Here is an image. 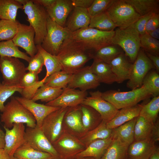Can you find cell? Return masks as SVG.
I'll return each instance as SVG.
<instances>
[{
	"label": "cell",
	"mask_w": 159,
	"mask_h": 159,
	"mask_svg": "<svg viewBox=\"0 0 159 159\" xmlns=\"http://www.w3.org/2000/svg\"><path fill=\"white\" fill-rule=\"evenodd\" d=\"M115 31H103L89 27L71 32L64 42L72 45L92 53L112 44Z\"/></svg>",
	"instance_id": "cell-1"
},
{
	"label": "cell",
	"mask_w": 159,
	"mask_h": 159,
	"mask_svg": "<svg viewBox=\"0 0 159 159\" xmlns=\"http://www.w3.org/2000/svg\"><path fill=\"white\" fill-rule=\"evenodd\" d=\"M56 56L61 64V71L72 74L93 59L92 53L64 42Z\"/></svg>",
	"instance_id": "cell-2"
},
{
	"label": "cell",
	"mask_w": 159,
	"mask_h": 159,
	"mask_svg": "<svg viewBox=\"0 0 159 159\" xmlns=\"http://www.w3.org/2000/svg\"><path fill=\"white\" fill-rule=\"evenodd\" d=\"M103 99L119 110L132 106L143 100L152 96L150 92L143 85L138 88L127 92L110 90L102 92Z\"/></svg>",
	"instance_id": "cell-3"
},
{
	"label": "cell",
	"mask_w": 159,
	"mask_h": 159,
	"mask_svg": "<svg viewBox=\"0 0 159 159\" xmlns=\"http://www.w3.org/2000/svg\"><path fill=\"white\" fill-rule=\"evenodd\" d=\"M1 115V121L4 126L8 128L13 127L14 123H25L27 127H36V120L31 112L21 104L14 97L5 105Z\"/></svg>",
	"instance_id": "cell-4"
},
{
	"label": "cell",
	"mask_w": 159,
	"mask_h": 159,
	"mask_svg": "<svg viewBox=\"0 0 159 159\" xmlns=\"http://www.w3.org/2000/svg\"><path fill=\"white\" fill-rule=\"evenodd\" d=\"M112 39V44L120 47L133 63L141 48L140 35L133 24L125 28H117Z\"/></svg>",
	"instance_id": "cell-5"
},
{
	"label": "cell",
	"mask_w": 159,
	"mask_h": 159,
	"mask_svg": "<svg viewBox=\"0 0 159 159\" xmlns=\"http://www.w3.org/2000/svg\"><path fill=\"white\" fill-rule=\"evenodd\" d=\"M23 9L27 16V21L34 29V43L41 45L47 33V21L48 16L44 7L28 0L23 6Z\"/></svg>",
	"instance_id": "cell-6"
},
{
	"label": "cell",
	"mask_w": 159,
	"mask_h": 159,
	"mask_svg": "<svg viewBox=\"0 0 159 159\" xmlns=\"http://www.w3.org/2000/svg\"><path fill=\"white\" fill-rule=\"evenodd\" d=\"M106 11L117 27L120 28H126L133 24L141 16L131 5L124 0H113Z\"/></svg>",
	"instance_id": "cell-7"
},
{
	"label": "cell",
	"mask_w": 159,
	"mask_h": 159,
	"mask_svg": "<svg viewBox=\"0 0 159 159\" xmlns=\"http://www.w3.org/2000/svg\"><path fill=\"white\" fill-rule=\"evenodd\" d=\"M0 70L4 85L21 87L22 79L26 72V67L19 58L0 57Z\"/></svg>",
	"instance_id": "cell-8"
},
{
	"label": "cell",
	"mask_w": 159,
	"mask_h": 159,
	"mask_svg": "<svg viewBox=\"0 0 159 159\" xmlns=\"http://www.w3.org/2000/svg\"><path fill=\"white\" fill-rule=\"evenodd\" d=\"M47 26V33L40 45L47 52L56 56L71 32L65 27L57 24L49 16Z\"/></svg>",
	"instance_id": "cell-9"
},
{
	"label": "cell",
	"mask_w": 159,
	"mask_h": 159,
	"mask_svg": "<svg viewBox=\"0 0 159 159\" xmlns=\"http://www.w3.org/2000/svg\"><path fill=\"white\" fill-rule=\"evenodd\" d=\"M52 145L59 159H75L78 153L86 148L79 138L64 130Z\"/></svg>",
	"instance_id": "cell-10"
},
{
	"label": "cell",
	"mask_w": 159,
	"mask_h": 159,
	"mask_svg": "<svg viewBox=\"0 0 159 159\" xmlns=\"http://www.w3.org/2000/svg\"><path fill=\"white\" fill-rule=\"evenodd\" d=\"M152 69H155L153 64L145 52L140 48L135 60L133 63L129 78L127 83V87L132 90L141 87L144 77L148 72Z\"/></svg>",
	"instance_id": "cell-11"
},
{
	"label": "cell",
	"mask_w": 159,
	"mask_h": 159,
	"mask_svg": "<svg viewBox=\"0 0 159 159\" xmlns=\"http://www.w3.org/2000/svg\"><path fill=\"white\" fill-rule=\"evenodd\" d=\"M68 108L61 107L51 112L44 118L42 122L41 129L52 144L62 132L63 120Z\"/></svg>",
	"instance_id": "cell-12"
},
{
	"label": "cell",
	"mask_w": 159,
	"mask_h": 159,
	"mask_svg": "<svg viewBox=\"0 0 159 159\" xmlns=\"http://www.w3.org/2000/svg\"><path fill=\"white\" fill-rule=\"evenodd\" d=\"M24 138L25 143L34 149L48 153L54 158L59 159L52 144L44 135L41 127L37 125L34 128L27 127L25 130Z\"/></svg>",
	"instance_id": "cell-13"
},
{
	"label": "cell",
	"mask_w": 159,
	"mask_h": 159,
	"mask_svg": "<svg viewBox=\"0 0 159 159\" xmlns=\"http://www.w3.org/2000/svg\"><path fill=\"white\" fill-rule=\"evenodd\" d=\"M99 90L90 92L82 104L90 106L100 115L102 120L107 122L112 120L118 111L113 105L103 98Z\"/></svg>",
	"instance_id": "cell-14"
},
{
	"label": "cell",
	"mask_w": 159,
	"mask_h": 159,
	"mask_svg": "<svg viewBox=\"0 0 159 159\" xmlns=\"http://www.w3.org/2000/svg\"><path fill=\"white\" fill-rule=\"evenodd\" d=\"M62 128L63 130L79 139L86 134L82 122L80 105L68 107L63 117Z\"/></svg>",
	"instance_id": "cell-15"
},
{
	"label": "cell",
	"mask_w": 159,
	"mask_h": 159,
	"mask_svg": "<svg viewBox=\"0 0 159 159\" xmlns=\"http://www.w3.org/2000/svg\"><path fill=\"white\" fill-rule=\"evenodd\" d=\"M5 130V145L4 148L10 159L16 150L25 143V127L23 123H14L11 129L4 127Z\"/></svg>",
	"instance_id": "cell-16"
},
{
	"label": "cell",
	"mask_w": 159,
	"mask_h": 159,
	"mask_svg": "<svg viewBox=\"0 0 159 159\" xmlns=\"http://www.w3.org/2000/svg\"><path fill=\"white\" fill-rule=\"evenodd\" d=\"M100 84L95 75L91 71L90 66L83 67L73 74L67 87L87 91L95 89Z\"/></svg>",
	"instance_id": "cell-17"
},
{
	"label": "cell",
	"mask_w": 159,
	"mask_h": 159,
	"mask_svg": "<svg viewBox=\"0 0 159 159\" xmlns=\"http://www.w3.org/2000/svg\"><path fill=\"white\" fill-rule=\"evenodd\" d=\"M35 35L34 31L30 25L20 23L17 32L12 40L15 45L24 49L32 57L38 52L34 43Z\"/></svg>",
	"instance_id": "cell-18"
},
{
	"label": "cell",
	"mask_w": 159,
	"mask_h": 159,
	"mask_svg": "<svg viewBox=\"0 0 159 159\" xmlns=\"http://www.w3.org/2000/svg\"><path fill=\"white\" fill-rule=\"evenodd\" d=\"M87 95V91L67 87L58 97L45 105L61 108L74 107L82 104Z\"/></svg>",
	"instance_id": "cell-19"
},
{
	"label": "cell",
	"mask_w": 159,
	"mask_h": 159,
	"mask_svg": "<svg viewBox=\"0 0 159 159\" xmlns=\"http://www.w3.org/2000/svg\"><path fill=\"white\" fill-rule=\"evenodd\" d=\"M134 136L135 141L149 139L156 143L159 138L158 125L139 115L136 118Z\"/></svg>",
	"instance_id": "cell-20"
},
{
	"label": "cell",
	"mask_w": 159,
	"mask_h": 159,
	"mask_svg": "<svg viewBox=\"0 0 159 159\" xmlns=\"http://www.w3.org/2000/svg\"><path fill=\"white\" fill-rule=\"evenodd\" d=\"M74 8L71 0H55L46 10L48 16L52 20L64 26L68 16Z\"/></svg>",
	"instance_id": "cell-21"
},
{
	"label": "cell",
	"mask_w": 159,
	"mask_h": 159,
	"mask_svg": "<svg viewBox=\"0 0 159 159\" xmlns=\"http://www.w3.org/2000/svg\"><path fill=\"white\" fill-rule=\"evenodd\" d=\"M15 97L32 115L36 120V125L41 128L44 118L51 112L61 108L38 103L22 97Z\"/></svg>",
	"instance_id": "cell-22"
},
{
	"label": "cell",
	"mask_w": 159,
	"mask_h": 159,
	"mask_svg": "<svg viewBox=\"0 0 159 159\" xmlns=\"http://www.w3.org/2000/svg\"><path fill=\"white\" fill-rule=\"evenodd\" d=\"M151 139L134 141L128 148L127 154L130 159H149L158 147Z\"/></svg>",
	"instance_id": "cell-23"
},
{
	"label": "cell",
	"mask_w": 159,
	"mask_h": 159,
	"mask_svg": "<svg viewBox=\"0 0 159 159\" xmlns=\"http://www.w3.org/2000/svg\"><path fill=\"white\" fill-rule=\"evenodd\" d=\"M109 64L116 77L117 83H121L129 80L133 63L124 53L115 58Z\"/></svg>",
	"instance_id": "cell-24"
},
{
	"label": "cell",
	"mask_w": 159,
	"mask_h": 159,
	"mask_svg": "<svg viewBox=\"0 0 159 159\" xmlns=\"http://www.w3.org/2000/svg\"><path fill=\"white\" fill-rule=\"evenodd\" d=\"M143 105L138 104L119 110L114 117L106 123L107 127L114 129L137 117L139 115Z\"/></svg>",
	"instance_id": "cell-25"
},
{
	"label": "cell",
	"mask_w": 159,
	"mask_h": 159,
	"mask_svg": "<svg viewBox=\"0 0 159 159\" xmlns=\"http://www.w3.org/2000/svg\"><path fill=\"white\" fill-rule=\"evenodd\" d=\"M66 26L70 32H73L89 27L91 16L87 9L75 7Z\"/></svg>",
	"instance_id": "cell-26"
},
{
	"label": "cell",
	"mask_w": 159,
	"mask_h": 159,
	"mask_svg": "<svg viewBox=\"0 0 159 159\" xmlns=\"http://www.w3.org/2000/svg\"><path fill=\"white\" fill-rule=\"evenodd\" d=\"M44 78L39 81L38 74L28 72L23 76L21 84L22 90L20 93L22 97L32 100L37 90L44 85Z\"/></svg>",
	"instance_id": "cell-27"
},
{
	"label": "cell",
	"mask_w": 159,
	"mask_h": 159,
	"mask_svg": "<svg viewBox=\"0 0 159 159\" xmlns=\"http://www.w3.org/2000/svg\"><path fill=\"white\" fill-rule=\"evenodd\" d=\"M90 67L100 83L110 85L117 82L116 77L109 64L97 59H93V63Z\"/></svg>",
	"instance_id": "cell-28"
},
{
	"label": "cell",
	"mask_w": 159,
	"mask_h": 159,
	"mask_svg": "<svg viewBox=\"0 0 159 159\" xmlns=\"http://www.w3.org/2000/svg\"><path fill=\"white\" fill-rule=\"evenodd\" d=\"M112 136L105 139L95 140L91 143L83 151L78 153L77 158L91 157L101 159L113 140Z\"/></svg>",
	"instance_id": "cell-29"
},
{
	"label": "cell",
	"mask_w": 159,
	"mask_h": 159,
	"mask_svg": "<svg viewBox=\"0 0 159 159\" xmlns=\"http://www.w3.org/2000/svg\"><path fill=\"white\" fill-rule=\"evenodd\" d=\"M113 138L101 159H129L127 151L129 145L118 138Z\"/></svg>",
	"instance_id": "cell-30"
},
{
	"label": "cell",
	"mask_w": 159,
	"mask_h": 159,
	"mask_svg": "<svg viewBox=\"0 0 159 159\" xmlns=\"http://www.w3.org/2000/svg\"><path fill=\"white\" fill-rule=\"evenodd\" d=\"M82 113V122L83 127L87 132L97 127L102 119L100 114L91 107L80 105Z\"/></svg>",
	"instance_id": "cell-31"
},
{
	"label": "cell",
	"mask_w": 159,
	"mask_h": 159,
	"mask_svg": "<svg viewBox=\"0 0 159 159\" xmlns=\"http://www.w3.org/2000/svg\"><path fill=\"white\" fill-rule=\"evenodd\" d=\"M107 123L102 120L97 127L87 132L83 137L79 139L86 148L91 143L95 140L106 139L112 136L113 129L107 127Z\"/></svg>",
	"instance_id": "cell-32"
},
{
	"label": "cell",
	"mask_w": 159,
	"mask_h": 159,
	"mask_svg": "<svg viewBox=\"0 0 159 159\" xmlns=\"http://www.w3.org/2000/svg\"><path fill=\"white\" fill-rule=\"evenodd\" d=\"M136 117L113 129L112 137L118 138L129 145L134 140V130Z\"/></svg>",
	"instance_id": "cell-33"
},
{
	"label": "cell",
	"mask_w": 159,
	"mask_h": 159,
	"mask_svg": "<svg viewBox=\"0 0 159 159\" xmlns=\"http://www.w3.org/2000/svg\"><path fill=\"white\" fill-rule=\"evenodd\" d=\"M142 16L150 13H159V0H124Z\"/></svg>",
	"instance_id": "cell-34"
},
{
	"label": "cell",
	"mask_w": 159,
	"mask_h": 159,
	"mask_svg": "<svg viewBox=\"0 0 159 159\" xmlns=\"http://www.w3.org/2000/svg\"><path fill=\"white\" fill-rule=\"evenodd\" d=\"M14 157L21 159H52L50 154L36 150L26 143L15 152Z\"/></svg>",
	"instance_id": "cell-35"
},
{
	"label": "cell",
	"mask_w": 159,
	"mask_h": 159,
	"mask_svg": "<svg viewBox=\"0 0 159 159\" xmlns=\"http://www.w3.org/2000/svg\"><path fill=\"white\" fill-rule=\"evenodd\" d=\"M23 8L16 0H0V19L15 21L18 10Z\"/></svg>",
	"instance_id": "cell-36"
},
{
	"label": "cell",
	"mask_w": 159,
	"mask_h": 159,
	"mask_svg": "<svg viewBox=\"0 0 159 159\" xmlns=\"http://www.w3.org/2000/svg\"><path fill=\"white\" fill-rule=\"evenodd\" d=\"M123 53L122 49L119 46L111 44L93 53V59H97L110 64L113 59Z\"/></svg>",
	"instance_id": "cell-37"
},
{
	"label": "cell",
	"mask_w": 159,
	"mask_h": 159,
	"mask_svg": "<svg viewBox=\"0 0 159 159\" xmlns=\"http://www.w3.org/2000/svg\"><path fill=\"white\" fill-rule=\"evenodd\" d=\"M89 27L103 31L114 30L117 27L106 11L91 17Z\"/></svg>",
	"instance_id": "cell-38"
},
{
	"label": "cell",
	"mask_w": 159,
	"mask_h": 159,
	"mask_svg": "<svg viewBox=\"0 0 159 159\" xmlns=\"http://www.w3.org/2000/svg\"><path fill=\"white\" fill-rule=\"evenodd\" d=\"M0 57H14L23 59L28 62L31 57L21 51L12 39L0 42Z\"/></svg>",
	"instance_id": "cell-39"
},
{
	"label": "cell",
	"mask_w": 159,
	"mask_h": 159,
	"mask_svg": "<svg viewBox=\"0 0 159 159\" xmlns=\"http://www.w3.org/2000/svg\"><path fill=\"white\" fill-rule=\"evenodd\" d=\"M38 51L42 54L44 60L46 73L45 79L53 73L62 70L61 64L56 56L51 54L43 49L40 45H36Z\"/></svg>",
	"instance_id": "cell-40"
},
{
	"label": "cell",
	"mask_w": 159,
	"mask_h": 159,
	"mask_svg": "<svg viewBox=\"0 0 159 159\" xmlns=\"http://www.w3.org/2000/svg\"><path fill=\"white\" fill-rule=\"evenodd\" d=\"M72 74L62 71L54 73L45 79L44 85L64 89L70 81Z\"/></svg>",
	"instance_id": "cell-41"
},
{
	"label": "cell",
	"mask_w": 159,
	"mask_h": 159,
	"mask_svg": "<svg viewBox=\"0 0 159 159\" xmlns=\"http://www.w3.org/2000/svg\"><path fill=\"white\" fill-rule=\"evenodd\" d=\"M64 89L43 85L37 91L32 100L35 102L40 100L47 103L54 100L62 93Z\"/></svg>",
	"instance_id": "cell-42"
},
{
	"label": "cell",
	"mask_w": 159,
	"mask_h": 159,
	"mask_svg": "<svg viewBox=\"0 0 159 159\" xmlns=\"http://www.w3.org/2000/svg\"><path fill=\"white\" fill-rule=\"evenodd\" d=\"M159 112V96L153 97L150 101L143 105L139 115L155 123L158 119Z\"/></svg>",
	"instance_id": "cell-43"
},
{
	"label": "cell",
	"mask_w": 159,
	"mask_h": 159,
	"mask_svg": "<svg viewBox=\"0 0 159 159\" xmlns=\"http://www.w3.org/2000/svg\"><path fill=\"white\" fill-rule=\"evenodd\" d=\"M20 22L2 19L0 20V42L12 39L16 34Z\"/></svg>",
	"instance_id": "cell-44"
},
{
	"label": "cell",
	"mask_w": 159,
	"mask_h": 159,
	"mask_svg": "<svg viewBox=\"0 0 159 159\" xmlns=\"http://www.w3.org/2000/svg\"><path fill=\"white\" fill-rule=\"evenodd\" d=\"M142 85L150 92L153 96H159V73L155 69L150 70L144 77Z\"/></svg>",
	"instance_id": "cell-45"
},
{
	"label": "cell",
	"mask_w": 159,
	"mask_h": 159,
	"mask_svg": "<svg viewBox=\"0 0 159 159\" xmlns=\"http://www.w3.org/2000/svg\"><path fill=\"white\" fill-rule=\"evenodd\" d=\"M140 47L145 52L159 56V41L148 34L140 35Z\"/></svg>",
	"instance_id": "cell-46"
},
{
	"label": "cell",
	"mask_w": 159,
	"mask_h": 159,
	"mask_svg": "<svg viewBox=\"0 0 159 159\" xmlns=\"http://www.w3.org/2000/svg\"><path fill=\"white\" fill-rule=\"evenodd\" d=\"M21 87H10L6 86L0 82V111L2 112L4 108V103L6 100L16 92L21 93Z\"/></svg>",
	"instance_id": "cell-47"
},
{
	"label": "cell",
	"mask_w": 159,
	"mask_h": 159,
	"mask_svg": "<svg viewBox=\"0 0 159 159\" xmlns=\"http://www.w3.org/2000/svg\"><path fill=\"white\" fill-rule=\"evenodd\" d=\"M113 0H93L87 9L91 17L106 11Z\"/></svg>",
	"instance_id": "cell-48"
},
{
	"label": "cell",
	"mask_w": 159,
	"mask_h": 159,
	"mask_svg": "<svg viewBox=\"0 0 159 159\" xmlns=\"http://www.w3.org/2000/svg\"><path fill=\"white\" fill-rule=\"evenodd\" d=\"M29 62V64L26 67V71L38 74L42 71L44 65L43 58L39 52L32 57Z\"/></svg>",
	"instance_id": "cell-49"
},
{
	"label": "cell",
	"mask_w": 159,
	"mask_h": 159,
	"mask_svg": "<svg viewBox=\"0 0 159 159\" xmlns=\"http://www.w3.org/2000/svg\"><path fill=\"white\" fill-rule=\"evenodd\" d=\"M155 14L150 13L142 16L139 19L133 24V25L140 35L145 33V27L146 23L151 16Z\"/></svg>",
	"instance_id": "cell-50"
},
{
	"label": "cell",
	"mask_w": 159,
	"mask_h": 159,
	"mask_svg": "<svg viewBox=\"0 0 159 159\" xmlns=\"http://www.w3.org/2000/svg\"><path fill=\"white\" fill-rule=\"evenodd\" d=\"M159 28V13L153 14L148 21L145 27V33L148 34Z\"/></svg>",
	"instance_id": "cell-51"
},
{
	"label": "cell",
	"mask_w": 159,
	"mask_h": 159,
	"mask_svg": "<svg viewBox=\"0 0 159 159\" xmlns=\"http://www.w3.org/2000/svg\"><path fill=\"white\" fill-rule=\"evenodd\" d=\"M73 6L88 9L91 5L93 0H71Z\"/></svg>",
	"instance_id": "cell-52"
},
{
	"label": "cell",
	"mask_w": 159,
	"mask_h": 159,
	"mask_svg": "<svg viewBox=\"0 0 159 159\" xmlns=\"http://www.w3.org/2000/svg\"><path fill=\"white\" fill-rule=\"evenodd\" d=\"M145 52V53L151 62L156 71L159 72V56L155 55Z\"/></svg>",
	"instance_id": "cell-53"
},
{
	"label": "cell",
	"mask_w": 159,
	"mask_h": 159,
	"mask_svg": "<svg viewBox=\"0 0 159 159\" xmlns=\"http://www.w3.org/2000/svg\"><path fill=\"white\" fill-rule=\"evenodd\" d=\"M35 4H39L46 8L51 5L55 0H32Z\"/></svg>",
	"instance_id": "cell-54"
},
{
	"label": "cell",
	"mask_w": 159,
	"mask_h": 159,
	"mask_svg": "<svg viewBox=\"0 0 159 159\" xmlns=\"http://www.w3.org/2000/svg\"><path fill=\"white\" fill-rule=\"evenodd\" d=\"M5 133L0 127V149L4 148L5 145Z\"/></svg>",
	"instance_id": "cell-55"
},
{
	"label": "cell",
	"mask_w": 159,
	"mask_h": 159,
	"mask_svg": "<svg viewBox=\"0 0 159 159\" xmlns=\"http://www.w3.org/2000/svg\"><path fill=\"white\" fill-rule=\"evenodd\" d=\"M148 34L152 37L159 40V28H157L155 29L150 32Z\"/></svg>",
	"instance_id": "cell-56"
},
{
	"label": "cell",
	"mask_w": 159,
	"mask_h": 159,
	"mask_svg": "<svg viewBox=\"0 0 159 159\" xmlns=\"http://www.w3.org/2000/svg\"><path fill=\"white\" fill-rule=\"evenodd\" d=\"M0 159H10V157L4 148L0 149Z\"/></svg>",
	"instance_id": "cell-57"
},
{
	"label": "cell",
	"mask_w": 159,
	"mask_h": 159,
	"mask_svg": "<svg viewBox=\"0 0 159 159\" xmlns=\"http://www.w3.org/2000/svg\"><path fill=\"white\" fill-rule=\"evenodd\" d=\"M149 159H159V148L158 147L150 156Z\"/></svg>",
	"instance_id": "cell-58"
},
{
	"label": "cell",
	"mask_w": 159,
	"mask_h": 159,
	"mask_svg": "<svg viewBox=\"0 0 159 159\" xmlns=\"http://www.w3.org/2000/svg\"><path fill=\"white\" fill-rule=\"evenodd\" d=\"M20 4L23 6L28 1V0H16Z\"/></svg>",
	"instance_id": "cell-59"
},
{
	"label": "cell",
	"mask_w": 159,
	"mask_h": 159,
	"mask_svg": "<svg viewBox=\"0 0 159 159\" xmlns=\"http://www.w3.org/2000/svg\"><path fill=\"white\" fill-rule=\"evenodd\" d=\"M76 159H96L95 158L91 157H79L76 158Z\"/></svg>",
	"instance_id": "cell-60"
},
{
	"label": "cell",
	"mask_w": 159,
	"mask_h": 159,
	"mask_svg": "<svg viewBox=\"0 0 159 159\" xmlns=\"http://www.w3.org/2000/svg\"><path fill=\"white\" fill-rule=\"evenodd\" d=\"M11 159H21L16 158V157H14L13 158H12Z\"/></svg>",
	"instance_id": "cell-61"
},
{
	"label": "cell",
	"mask_w": 159,
	"mask_h": 159,
	"mask_svg": "<svg viewBox=\"0 0 159 159\" xmlns=\"http://www.w3.org/2000/svg\"><path fill=\"white\" fill-rule=\"evenodd\" d=\"M52 159H58L55 158H53Z\"/></svg>",
	"instance_id": "cell-62"
},
{
	"label": "cell",
	"mask_w": 159,
	"mask_h": 159,
	"mask_svg": "<svg viewBox=\"0 0 159 159\" xmlns=\"http://www.w3.org/2000/svg\"><path fill=\"white\" fill-rule=\"evenodd\" d=\"M129 159H130L129 158Z\"/></svg>",
	"instance_id": "cell-63"
},
{
	"label": "cell",
	"mask_w": 159,
	"mask_h": 159,
	"mask_svg": "<svg viewBox=\"0 0 159 159\" xmlns=\"http://www.w3.org/2000/svg\"></svg>",
	"instance_id": "cell-64"
}]
</instances>
